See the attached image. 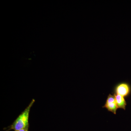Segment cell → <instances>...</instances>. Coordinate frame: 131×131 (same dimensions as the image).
<instances>
[{"label": "cell", "mask_w": 131, "mask_h": 131, "mask_svg": "<svg viewBox=\"0 0 131 131\" xmlns=\"http://www.w3.org/2000/svg\"><path fill=\"white\" fill-rule=\"evenodd\" d=\"M35 102V100L32 99L28 106L19 115L12 125L8 126L7 129L5 131H9L12 130L18 131L21 129L29 128L30 111Z\"/></svg>", "instance_id": "6da1fadb"}, {"label": "cell", "mask_w": 131, "mask_h": 131, "mask_svg": "<svg viewBox=\"0 0 131 131\" xmlns=\"http://www.w3.org/2000/svg\"><path fill=\"white\" fill-rule=\"evenodd\" d=\"M115 94L119 95L124 96L129 95L130 91V87L129 83L122 82L117 84L114 89Z\"/></svg>", "instance_id": "7a4b0ae2"}, {"label": "cell", "mask_w": 131, "mask_h": 131, "mask_svg": "<svg viewBox=\"0 0 131 131\" xmlns=\"http://www.w3.org/2000/svg\"><path fill=\"white\" fill-rule=\"evenodd\" d=\"M115 101L118 108H123L125 110L126 102L124 96L114 94Z\"/></svg>", "instance_id": "3957f363"}, {"label": "cell", "mask_w": 131, "mask_h": 131, "mask_svg": "<svg viewBox=\"0 0 131 131\" xmlns=\"http://www.w3.org/2000/svg\"><path fill=\"white\" fill-rule=\"evenodd\" d=\"M103 107L106 108L108 111L112 112L115 114H116V111L117 108H118L116 102L113 103H105Z\"/></svg>", "instance_id": "277c9868"}, {"label": "cell", "mask_w": 131, "mask_h": 131, "mask_svg": "<svg viewBox=\"0 0 131 131\" xmlns=\"http://www.w3.org/2000/svg\"><path fill=\"white\" fill-rule=\"evenodd\" d=\"M18 131H28V128H26V129H21V130H19Z\"/></svg>", "instance_id": "5b68a950"}]
</instances>
